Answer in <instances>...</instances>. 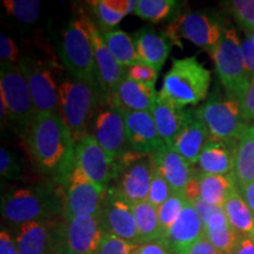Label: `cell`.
Segmentation results:
<instances>
[{"mask_svg": "<svg viewBox=\"0 0 254 254\" xmlns=\"http://www.w3.org/2000/svg\"><path fill=\"white\" fill-rule=\"evenodd\" d=\"M224 211L231 226L240 237L254 239V215L240 190H237L227 199Z\"/></svg>", "mask_w": 254, "mask_h": 254, "instance_id": "obj_30", "label": "cell"}, {"mask_svg": "<svg viewBox=\"0 0 254 254\" xmlns=\"http://www.w3.org/2000/svg\"><path fill=\"white\" fill-rule=\"evenodd\" d=\"M0 254H20L17 241L4 228L0 232Z\"/></svg>", "mask_w": 254, "mask_h": 254, "instance_id": "obj_46", "label": "cell"}, {"mask_svg": "<svg viewBox=\"0 0 254 254\" xmlns=\"http://www.w3.org/2000/svg\"><path fill=\"white\" fill-rule=\"evenodd\" d=\"M100 32L107 49L124 67L128 68L138 63H141L136 52L134 39L125 31L120 28H113V30Z\"/></svg>", "mask_w": 254, "mask_h": 254, "instance_id": "obj_31", "label": "cell"}, {"mask_svg": "<svg viewBox=\"0 0 254 254\" xmlns=\"http://www.w3.org/2000/svg\"><path fill=\"white\" fill-rule=\"evenodd\" d=\"M24 136L37 166L65 187L75 166V141L59 113H37Z\"/></svg>", "mask_w": 254, "mask_h": 254, "instance_id": "obj_1", "label": "cell"}, {"mask_svg": "<svg viewBox=\"0 0 254 254\" xmlns=\"http://www.w3.org/2000/svg\"><path fill=\"white\" fill-rule=\"evenodd\" d=\"M176 7L174 0H138L133 13L144 20L159 23L170 17Z\"/></svg>", "mask_w": 254, "mask_h": 254, "instance_id": "obj_34", "label": "cell"}, {"mask_svg": "<svg viewBox=\"0 0 254 254\" xmlns=\"http://www.w3.org/2000/svg\"><path fill=\"white\" fill-rule=\"evenodd\" d=\"M0 173L8 180L19 179L23 176V167L17 154L5 147L0 148Z\"/></svg>", "mask_w": 254, "mask_h": 254, "instance_id": "obj_39", "label": "cell"}, {"mask_svg": "<svg viewBox=\"0 0 254 254\" xmlns=\"http://www.w3.org/2000/svg\"><path fill=\"white\" fill-rule=\"evenodd\" d=\"M153 168V154L128 150L114 160L113 178L109 189L117 190L131 204L145 201L150 193Z\"/></svg>", "mask_w": 254, "mask_h": 254, "instance_id": "obj_6", "label": "cell"}, {"mask_svg": "<svg viewBox=\"0 0 254 254\" xmlns=\"http://www.w3.org/2000/svg\"><path fill=\"white\" fill-rule=\"evenodd\" d=\"M132 254H174L165 239H157L138 244Z\"/></svg>", "mask_w": 254, "mask_h": 254, "instance_id": "obj_43", "label": "cell"}, {"mask_svg": "<svg viewBox=\"0 0 254 254\" xmlns=\"http://www.w3.org/2000/svg\"><path fill=\"white\" fill-rule=\"evenodd\" d=\"M244 62H245L246 71L251 77L254 75V45L249 39H245L241 43Z\"/></svg>", "mask_w": 254, "mask_h": 254, "instance_id": "obj_47", "label": "cell"}, {"mask_svg": "<svg viewBox=\"0 0 254 254\" xmlns=\"http://www.w3.org/2000/svg\"><path fill=\"white\" fill-rule=\"evenodd\" d=\"M100 218L107 234H112L134 245L140 244V236L132 204L117 190H107L106 198L100 211Z\"/></svg>", "mask_w": 254, "mask_h": 254, "instance_id": "obj_15", "label": "cell"}, {"mask_svg": "<svg viewBox=\"0 0 254 254\" xmlns=\"http://www.w3.org/2000/svg\"><path fill=\"white\" fill-rule=\"evenodd\" d=\"M196 116L204 122L209 135L219 140L238 144L250 124L244 117L240 101L237 98L211 97L195 110Z\"/></svg>", "mask_w": 254, "mask_h": 254, "instance_id": "obj_8", "label": "cell"}, {"mask_svg": "<svg viewBox=\"0 0 254 254\" xmlns=\"http://www.w3.org/2000/svg\"><path fill=\"white\" fill-rule=\"evenodd\" d=\"M226 7L246 34L254 32V0H231Z\"/></svg>", "mask_w": 254, "mask_h": 254, "instance_id": "obj_37", "label": "cell"}, {"mask_svg": "<svg viewBox=\"0 0 254 254\" xmlns=\"http://www.w3.org/2000/svg\"><path fill=\"white\" fill-rule=\"evenodd\" d=\"M192 111L171 103L158 93L157 99L151 109V114L164 144L172 145L174 139L192 114Z\"/></svg>", "mask_w": 254, "mask_h": 254, "instance_id": "obj_21", "label": "cell"}, {"mask_svg": "<svg viewBox=\"0 0 254 254\" xmlns=\"http://www.w3.org/2000/svg\"><path fill=\"white\" fill-rule=\"evenodd\" d=\"M246 39H249L251 43L253 44L254 45V32L253 33H249V34H246Z\"/></svg>", "mask_w": 254, "mask_h": 254, "instance_id": "obj_51", "label": "cell"}, {"mask_svg": "<svg viewBox=\"0 0 254 254\" xmlns=\"http://www.w3.org/2000/svg\"><path fill=\"white\" fill-rule=\"evenodd\" d=\"M211 85V72L199 62L196 56L173 59L170 71L164 77L158 92L165 99L186 107L205 100Z\"/></svg>", "mask_w": 254, "mask_h": 254, "instance_id": "obj_3", "label": "cell"}, {"mask_svg": "<svg viewBox=\"0 0 254 254\" xmlns=\"http://www.w3.org/2000/svg\"><path fill=\"white\" fill-rule=\"evenodd\" d=\"M63 212L65 213V204L52 185L11 190L2 195V217L19 226L32 221L56 220Z\"/></svg>", "mask_w": 254, "mask_h": 254, "instance_id": "obj_2", "label": "cell"}, {"mask_svg": "<svg viewBox=\"0 0 254 254\" xmlns=\"http://www.w3.org/2000/svg\"><path fill=\"white\" fill-rule=\"evenodd\" d=\"M205 236L204 222L200 218L195 206L189 201L164 239L167 241L173 253L176 254Z\"/></svg>", "mask_w": 254, "mask_h": 254, "instance_id": "obj_23", "label": "cell"}, {"mask_svg": "<svg viewBox=\"0 0 254 254\" xmlns=\"http://www.w3.org/2000/svg\"><path fill=\"white\" fill-rule=\"evenodd\" d=\"M133 213L138 225L140 244L146 241L163 239L160 222L158 217V208L151 204L148 200L132 204Z\"/></svg>", "mask_w": 254, "mask_h": 254, "instance_id": "obj_33", "label": "cell"}, {"mask_svg": "<svg viewBox=\"0 0 254 254\" xmlns=\"http://www.w3.org/2000/svg\"><path fill=\"white\" fill-rule=\"evenodd\" d=\"M134 244L114 237L112 234H105L103 243L98 254H132L135 249Z\"/></svg>", "mask_w": 254, "mask_h": 254, "instance_id": "obj_40", "label": "cell"}, {"mask_svg": "<svg viewBox=\"0 0 254 254\" xmlns=\"http://www.w3.org/2000/svg\"><path fill=\"white\" fill-rule=\"evenodd\" d=\"M200 199L218 208H224L227 199L239 190V184L234 173L226 176L205 174L199 171Z\"/></svg>", "mask_w": 254, "mask_h": 254, "instance_id": "obj_28", "label": "cell"}, {"mask_svg": "<svg viewBox=\"0 0 254 254\" xmlns=\"http://www.w3.org/2000/svg\"><path fill=\"white\" fill-rule=\"evenodd\" d=\"M99 99L98 85L74 77H67L60 81L58 113L75 142L88 133V126L97 113Z\"/></svg>", "mask_w": 254, "mask_h": 254, "instance_id": "obj_4", "label": "cell"}, {"mask_svg": "<svg viewBox=\"0 0 254 254\" xmlns=\"http://www.w3.org/2000/svg\"><path fill=\"white\" fill-rule=\"evenodd\" d=\"M19 58V49L17 43L6 36L5 33L0 34V60L1 65L6 64H18Z\"/></svg>", "mask_w": 254, "mask_h": 254, "instance_id": "obj_42", "label": "cell"}, {"mask_svg": "<svg viewBox=\"0 0 254 254\" xmlns=\"http://www.w3.org/2000/svg\"><path fill=\"white\" fill-rule=\"evenodd\" d=\"M153 159L155 167L166 179L173 193L184 194L187 184L194 174L195 167L192 166L174 148L166 144L155 152Z\"/></svg>", "mask_w": 254, "mask_h": 254, "instance_id": "obj_20", "label": "cell"}, {"mask_svg": "<svg viewBox=\"0 0 254 254\" xmlns=\"http://www.w3.org/2000/svg\"><path fill=\"white\" fill-rule=\"evenodd\" d=\"M106 234L100 214L95 217L66 219L65 238L73 254H98Z\"/></svg>", "mask_w": 254, "mask_h": 254, "instance_id": "obj_18", "label": "cell"}, {"mask_svg": "<svg viewBox=\"0 0 254 254\" xmlns=\"http://www.w3.org/2000/svg\"><path fill=\"white\" fill-rule=\"evenodd\" d=\"M209 55L227 94L238 99L252 77L246 71L241 41L236 28H225L221 39Z\"/></svg>", "mask_w": 254, "mask_h": 254, "instance_id": "obj_7", "label": "cell"}, {"mask_svg": "<svg viewBox=\"0 0 254 254\" xmlns=\"http://www.w3.org/2000/svg\"><path fill=\"white\" fill-rule=\"evenodd\" d=\"M234 176L239 185L254 183V124L247 127L238 141Z\"/></svg>", "mask_w": 254, "mask_h": 254, "instance_id": "obj_32", "label": "cell"}, {"mask_svg": "<svg viewBox=\"0 0 254 254\" xmlns=\"http://www.w3.org/2000/svg\"><path fill=\"white\" fill-rule=\"evenodd\" d=\"M91 134L113 160L129 150L124 111L112 103L101 105L97 110Z\"/></svg>", "mask_w": 254, "mask_h": 254, "instance_id": "obj_13", "label": "cell"}, {"mask_svg": "<svg viewBox=\"0 0 254 254\" xmlns=\"http://www.w3.org/2000/svg\"><path fill=\"white\" fill-rule=\"evenodd\" d=\"M93 14L97 18L100 31L113 30L127 14L134 12L135 0H97L91 1Z\"/></svg>", "mask_w": 254, "mask_h": 254, "instance_id": "obj_29", "label": "cell"}, {"mask_svg": "<svg viewBox=\"0 0 254 254\" xmlns=\"http://www.w3.org/2000/svg\"><path fill=\"white\" fill-rule=\"evenodd\" d=\"M2 5L7 14L20 23L34 24L40 17V1L38 0H5Z\"/></svg>", "mask_w": 254, "mask_h": 254, "instance_id": "obj_36", "label": "cell"}, {"mask_svg": "<svg viewBox=\"0 0 254 254\" xmlns=\"http://www.w3.org/2000/svg\"><path fill=\"white\" fill-rule=\"evenodd\" d=\"M107 189L85 176L75 164L65 185V217L79 219L99 215Z\"/></svg>", "mask_w": 254, "mask_h": 254, "instance_id": "obj_10", "label": "cell"}, {"mask_svg": "<svg viewBox=\"0 0 254 254\" xmlns=\"http://www.w3.org/2000/svg\"><path fill=\"white\" fill-rule=\"evenodd\" d=\"M92 36L94 45L95 78L100 92V104H109L119 84L126 77V67L112 56L101 37L99 27L92 24Z\"/></svg>", "mask_w": 254, "mask_h": 254, "instance_id": "obj_17", "label": "cell"}, {"mask_svg": "<svg viewBox=\"0 0 254 254\" xmlns=\"http://www.w3.org/2000/svg\"><path fill=\"white\" fill-rule=\"evenodd\" d=\"M124 116L129 150L154 154L165 145L159 135L151 112L124 111Z\"/></svg>", "mask_w": 254, "mask_h": 254, "instance_id": "obj_19", "label": "cell"}, {"mask_svg": "<svg viewBox=\"0 0 254 254\" xmlns=\"http://www.w3.org/2000/svg\"><path fill=\"white\" fill-rule=\"evenodd\" d=\"M158 74L159 71L157 68L145 63H138L136 65L127 68V77L131 78L134 81L141 82V84L145 85H151V86H155Z\"/></svg>", "mask_w": 254, "mask_h": 254, "instance_id": "obj_41", "label": "cell"}, {"mask_svg": "<svg viewBox=\"0 0 254 254\" xmlns=\"http://www.w3.org/2000/svg\"><path fill=\"white\" fill-rule=\"evenodd\" d=\"M92 24L93 21L86 17L68 21L63 31L60 58L72 77L98 85Z\"/></svg>", "mask_w": 254, "mask_h": 254, "instance_id": "obj_5", "label": "cell"}, {"mask_svg": "<svg viewBox=\"0 0 254 254\" xmlns=\"http://www.w3.org/2000/svg\"><path fill=\"white\" fill-rule=\"evenodd\" d=\"M19 66L27 79L36 113L58 112L59 84L50 64L26 56L19 60Z\"/></svg>", "mask_w": 254, "mask_h": 254, "instance_id": "obj_11", "label": "cell"}, {"mask_svg": "<svg viewBox=\"0 0 254 254\" xmlns=\"http://www.w3.org/2000/svg\"><path fill=\"white\" fill-rule=\"evenodd\" d=\"M75 164L88 179L109 190L114 172V160L90 132L75 142Z\"/></svg>", "mask_w": 254, "mask_h": 254, "instance_id": "obj_16", "label": "cell"}, {"mask_svg": "<svg viewBox=\"0 0 254 254\" xmlns=\"http://www.w3.org/2000/svg\"><path fill=\"white\" fill-rule=\"evenodd\" d=\"M239 190L254 215V183L247 184V185H239Z\"/></svg>", "mask_w": 254, "mask_h": 254, "instance_id": "obj_49", "label": "cell"}, {"mask_svg": "<svg viewBox=\"0 0 254 254\" xmlns=\"http://www.w3.org/2000/svg\"><path fill=\"white\" fill-rule=\"evenodd\" d=\"M240 101L241 111L247 122H254V75L247 85L240 97L238 98Z\"/></svg>", "mask_w": 254, "mask_h": 254, "instance_id": "obj_44", "label": "cell"}, {"mask_svg": "<svg viewBox=\"0 0 254 254\" xmlns=\"http://www.w3.org/2000/svg\"><path fill=\"white\" fill-rule=\"evenodd\" d=\"M176 254H221L215 247L209 243L207 238L202 237L195 243L190 244V246L185 247V249L180 250L179 252Z\"/></svg>", "mask_w": 254, "mask_h": 254, "instance_id": "obj_45", "label": "cell"}, {"mask_svg": "<svg viewBox=\"0 0 254 254\" xmlns=\"http://www.w3.org/2000/svg\"><path fill=\"white\" fill-rule=\"evenodd\" d=\"M187 202H189V200L182 193H173L163 205L158 207V217L159 222H160L161 233H163V239L166 237L168 231L172 228L179 215L182 214Z\"/></svg>", "mask_w": 254, "mask_h": 254, "instance_id": "obj_35", "label": "cell"}, {"mask_svg": "<svg viewBox=\"0 0 254 254\" xmlns=\"http://www.w3.org/2000/svg\"><path fill=\"white\" fill-rule=\"evenodd\" d=\"M0 101L5 104L9 120L25 133L37 113L27 79L19 63L1 65Z\"/></svg>", "mask_w": 254, "mask_h": 254, "instance_id": "obj_9", "label": "cell"}, {"mask_svg": "<svg viewBox=\"0 0 254 254\" xmlns=\"http://www.w3.org/2000/svg\"><path fill=\"white\" fill-rule=\"evenodd\" d=\"M205 234L209 243L221 254H233L240 236L227 220L224 208H217L214 213L204 222Z\"/></svg>", "mask_w": 254, "mask_h": 254, "instance_id": "obj_27", "label": "cell"}, {"mask_svg": "<svg viewBox=\"0 0 254 254\" xmlns=\"http://www.w3.org/2000/svg\"><path fill=\"white\" fill-rule=\"evenodd\" d=\"M233 254H254V239L240 237L239 244Z\"/></svg>", "mask_w": 254, "mask_h": 254, "instance_id": "obj_48", "label": "cell"}, {"mask_svg": "<svg viewBox=\"0 0 254 254\" xmlns=\"http://www.w3.org/2000/svg\"><path fill=\"white\" fill-rule=\"evenodd\" d=\"M15 241L20 254H56L66 241L65 226L57 220L26 222L19 226Z\"/></svg>", "mask_w": 254, "mask_h": 254, "instance_id": "obj_14", "label": "cell"}, {"mask_svg": "<svg viewBox=\"0 0 254 254\" xmlns=\"http://www.w3.org/2000/svg\"><path fill=\"white\" fill-rule=\"evenodd\" d=\"M224 31L225 28L218 18L202 12H193L178 19L176 24L168 28L166 37L171 43L176 41V44L186 39L211 53L221 39Z\"/></svg>", "mask_w": 254, "mask_h": 254, "instance_id": "obj_12", "label": "cell"}, {"mask_svg": "<svg viewBox=\"0 0 254 254\" xmlns=\"http://www.w3.org/2000/svg\"><path fill=\"white\" fill-rule=\"evenodd\" d=\"M237 145L209 136L196 164L198 170L205 174L215 176L234 173Z\"/></svg>", "mask_w": 254, "mask_h": 254, "instance_id": "obj_24", "label": "cell"}, {"mask_svg": "<svg viewBox=\"0 0 254 254\" xmlns=\"http://www.w3.org/2000/svg\"><path fill=\"white\" fill-rule=\"evenodd\" d=\"M134 44L141 63L160 71L172 49V43L166 36L159 34L150 27L135 32Z\"/></svg>", "mask_w": 254, "mask_h": 254, "instance_id": "obj_26", "label": "cell"}, {"mask_svg": "<svg viewBox=\"0 0 254 254\" xmlns=\"http://www.w3.org/2000/svg\"><path fill=\"white\" fill-rule=\"evenodd\" d=\"M172 194H173L172 189H171V186L168 185L166 179L161 176V173L159 172L158 168L155 167V164H154L153 176H152L150 193H148L147 200L152 205L158 208L159 206L163 205Z\"/></svg>", "mask_w": 254, "mask_h": 254, "instance_id": "obj_38", "label": "cell"}, {"mask_svg": "<svg viewBox=\"0 0 254 254\" xmlns=\"http://www.w3.org/2000/svg\"><path fill=\"white\" fill-rule=\"evenodd\" d=\"M56 254H73V253H72V251L68 249L67 244H66V241H65V243L60 246V249L58 250V252H57Z\"/></svg>", "mask_w": 254, "mask_h": 254, "instance_id": "obj_50", "label": "cell"}, {"mask_svg": "<svg viewBox=\"0 0 254 254\" xmlns=\"http://www.w3.org/2000/svg\"><path fill=\"white\" fill-rule=\"evenodd\" d=\"M209 136L208 128L204 122L196 116L195 111H192V114L174 139L171 147L185 158L192 166H195Z\"/></svg>", "mask_w": 254, "mask_h": 254, "instance_id": "obj_22", "label": "cell"}, {"mask_svg": "<svg viewBox=\"0 0 254 254\" xmlns=\"http://www.w3.org/2000/svg\"><path fill=\"white\" fill-rule=\"evenodd\" d=\"M157 95L158 92L155 91V86L132 80L126 74L110 103L120 107L123 111L151 112Z\"/></svg>", "mask_w": 254, "mask_h": 254, "instance_id": "obj_25", "label": "cell"}]
</instances>
